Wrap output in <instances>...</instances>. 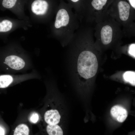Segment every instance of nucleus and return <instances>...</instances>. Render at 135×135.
<instances>
[{
    "label": "nucleus",
    "instance_id": "f257e3e1",
    "mask_svg": "<svg viewBox=\"0 0 135 135\" xmlns=\"http://www.w3.org/2000/svg\"><path fill=\"white\" fill-rule=\"evenodd\" d=\"M51 26L53 36L62 46L68 45L79 28V19L71 6L63 0L60 2Z\"/></svg>",
    "mask_w": 135,
    "mask_h": 135
},
{
    "label": "nucleus",
    "instance_id": "f03ea898",
    "mask_svg": "<svg viewBox=\"0 0 135 135\" xmlns=\"http://www.w3.org/2000/svg\"><path fill=\"white\" fill-rule=\"evenodd\" d=\"M69 44L71 46L70 68L73 78L87 80L94 77L98 68L95 54L88 49L79 51L72 42Z\"/></svg>",
    "mask_w": 135,
    "mask_h": 135
},
{
    "label": "nucleus",
    "instance_id": "7ed1b4c3",
    "mask_svg": "<svg viewBox=\"0 0 135 135\" xmlns=\"http://www.w3.org/2000/svg\"><path fill=\"white\" fill-rule=\"evenodd\" d=\"M60 0H32L30 6L32 12L40 17L49 15L54 17Z\"/></svg>",
    "mask_w": 135,
    "mask_h": 135
},
{
    "label": "nucleus",
    "instance_id": "20e7f679",
    "mask_svg": "<svg viewBox=\"0 0 135 135\" xmlns=\"http://www.w3.org/2000/svg\"><path fill=\"white\" fill-rule=\"evenodd\" d=\"M5 64L11 68L16 70H21L25 66L24 60L20 57L15 55L7 56L5 60Z\"/></svg>",
    "mask_w": 135,
    "mask_h": 135
},
{
    "label": "nucleus",
    "instance_id": "39448f33",
    "mask_svg": "<svg viewBox=\"0 0 135 135\" xmlns=\"http://www.w3.org/2000/svg\"><path fill=\"white\" fill-rule=\"evenodd\" d=\"M110 113L112 116L118 122H122L126 119L128 113L126 110L122 107L116 105L111 108Z\"/></svg>",
    "mask_w": 135,
    "mask_h": 135
},
{
    "label": "nucleus",
    "instance_id": "423d86ee",
    "mask_svg": "<svg viewBox=\"0 0 135 135\" xmlns=\"http://www.w3.org/2000/svg\"><path fill=\"white\" fill-rule=\"evenodd\" d=\"M114 29L110 25L106 24L103 26L100 30V36L102 44L107 45L112 40Z\"/></svg>",
    "mask_w": 135,
    "mask_h": 135
},
{
    "label": "nucleus",
    "instance_id": "0eeeda50",
    "mask_svg": "<svg viewBox=\"0 0 135 135\" xmlns=\"http://www.w3.org/2000/svg\"><path fill=\"white\" fill-rule=\"evenodd\" d=\"M118 7L119 16L120 19L122 21H127L130 15V5L126 1H121L118 2Z\"/></svg>",
    "mask_w": 135,
    "mask_h": 135
},
{
    "label": "nucleus",
    "instance_id": "6e6552de",
    "mask_svg": "<svg viewBox=\"0 0 135 135\" xmlns=\"http://www.w3.org/2000/svg\"><path fill=\"white\" fill-rule=\"evenodd\" d=\"M44 119L48 124H58L60 122L61 116L58 111L56 110H51L46 112Z\"/></svg>",
    "mask_w": 135,
    "mask_h": 135
},
{
    "label": "nucleus",
    "instance_id": "1a4fd4ad",
    "mask_svg": "<svg viewBox=\"0 0 135 135\" xmlns=\"http://www.w3.org/2000/svg\"><path fill=\"white\" fill-rule=\"evenodd\" d=\"M70 4L72 7L75 13L79 19H81L83 14V10L81 4V0H63Z\"/></svg>",
    "mask_w": 135,
    "mask_h": 135
},
{
    "label": "nucleus",
    "instance_id": "9d476101",
    "mask_svg": "<svg viewBox=\"0 0 135 135\" xmlns=\"http://www.w3.org/2000/svg\"><path fill=\"white\" fill-rule=\"evenodd\" d=\"M46 131L50 135H62L63 130L60 126L58 124H48L46 126Z\"/></svg>",
    "mask_w": 135,
    "mask_h": 135
},
{
    "label": "nucleus",
    "instance_id": "9b49d317",
    "mask_svg": "<svg viewBox=\"0 0 135 135\" xmlns=\"http://www.w3.org/2000/svg\"><path fill=\"white\" fill-rule=\"evenodd\" d=\"M13 80L12 77L10 75L0 76V88L7 87L12 82Z\"/></svg>",
    "mask_w": 135,
    "mask_h": 135
},
{
    "label": "nucleus",
    "instance_id": "f8f14e48",
    "mask_svg": "<svg viewBox=\"0 0 135 135\" xmlns=\"http://www.w3.org/2000/svg\"><path fill=\"white\" fill-rule=\"evenodd\" d=\"M29 130L28 126L24 124H20L16 127L14 131V135H28Z\"/></svg>",
    "mask_w": 135,
    "mask_h": 135
},
{
    "label": "nucleus",
    "instance_id": "ddd939ff",
    "mask_svg": "<svg viewBox=\"0 0 135 135\" xmlns=\"http://www.w3.org/2000/svg\"><path fill=\"white\" fill-rule=\"evenodd\" d=\"M13 26L12 22L8 20H4L0 22V32H6L10 30Z\"/></svg>",
    "mask_w": 135,
    "mask_h": 135
},
{
    "label": "nucleus",
    "instance_id": "4468645a",
    "mask_svg": "<svg viewBox=\"0 0 135 135\" xmlns=\"http://www.w3.org/2000/svg\"><path fill=\"white\" fill-rule=\"evenodd\" d=\"M107 1L108 0H92L91 4L94 9L100 11L103 8Z\"/></svg>",
    "mask_w": 135,
    "mask_h": 135
},
{
    "label": "nucleus",
    "instance_id": "2eb2a0df",
    "mask_svg": "<svg viewBox=\"0 0 135 135\" xmlns=\"http://www.w3.org/2000/svg\"><path fill=\"white\" fill-rule=\"evenodd\" d=\"M21 2L20 0H2V4L5 8L11 9L20 4Z\"/></svg>",
    "mask_w": 135,
    "mask_h": 135
},
{
    "label": "nucleus",
    "instance_id": "dca6fc26",
    "mask_svg": "<svg viewBox=\"0 0 135 135\" xmlns=\"http://www.w3.org/2000/svg\"><path fill=\"white\" fill-rule=\"evenodd\" d=\"M135 72L132 71L126 72L123 75L124 80L134 86L135 85Z\"/></svg>",
    "mask_w": 135,
    "mask_h": 135
},
{
    "label": "nucleus",
    "instance_id": "f3484780",
    "mask_svg": "<svg viewBox=\"0 0 135 135\" xmlns=\"http://www.w3.org/2000/svg\"><path fill=\"white\" fill-rule=\"evenodd\" d=\"M38 119V115L36 112H34L32 114L30 118V121L33 123H36L37 122Z\"/></svg>",
    "mask_w": 135,
    "mask_h": 135
},
{
    "label": "nucleus",
    "instance_id": "a211bd4d",
    "mask_svg": "<svg viewBox=\"0 0 135 135\" xmlns=\"http://www.w3.org/2000/svg\"><path fill=\"white\" fill-rule=\"evenodd\" d=\"M135 44H131L129 48V53L132 56L135 57Z\"/></svg>",
    "mask_w": 135,
    "mask_h": 135
},
{
    "label": "nucleus",
    "instance_id": "6ab92c4d",
    "mask_svg": "<svg viewBox=\"0 0 135 135\" xmlns=\"http://www.w3.org/2000/svg\"><path fill=\"white\" fill-rule=\"evenodd\" d=\"M5 134V131L4 128L0 126V135H4Z\"/></svg>",
    "mask_w": 135,
    "mask_h": 135
},
{
    "label": "nucleus",
    "instance_id": "aec40b11",
    "mask_svg": "<svg viewBox=\"0 0 135 135\" xmlns=\"http://www.w3.org/2000/svg\"><path fill=\"white\" fill-rule=\"evenodd\" d=\"M135 0H129L130 5L134 9L135 8Z\"/></svg>",
    "mask_w": 135,
    "mask_h": 135
}]
</instances>
